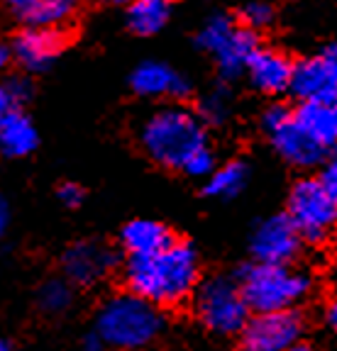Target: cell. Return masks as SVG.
Returning a JSON list of instances; mask_svg holds the SVG:
<instances>
[{
    "instance_id": "cell-23",
    "label": "cell",
    "mask_w": 337,
    "mask_h": 351,
    "mask_svg": "<svg viewBox=\"0 0 337 351\" xmlns=\"http://www.w3.org/2000/svg\"><path fill=\"white\" fill-rule=\"evenodd\" d=\"M235 20L227 15H213L205 20V25L200 27V32L196 34V44H198L200 49L208 51V54H216L218 49H220L222 44L227 42V37L235 32Z\"/></svg>"
},
{
    "instance_id": "cell-9",
    "label": "cell",
    "mask_w": 337,
    "mask_h": 351,
    "mask_svg": "<svg viewBox=\"0 0 337 351\" xmlns=\"http://www.w3.org/2000/svg\"><path fill=\"white\" fill-rule=\"evenodd\" d=\"M117 266V254L100 241L81 239L73 241L71 247L61 254V274L73 288H91L108 274H113Z\"/></svg>"
},
{
    "instance_id": "cell-22",
    "label": "cell",
    "mask_w": 337,
    "mask_h": 351,
    "mask_svg": "<svg viewBox=\"0 0 337 351\" xmlns=\"http://www.w3.org/2000/svg\"><path fill=\"white\" fill-rule=\"evenodd\" d=\"M37 305L47 315H64L73 305V285L64 276L45 280L37 291Z\"/></svg>"
},
{
    "instance_id": "cell-7",
    "label": "cell",
    "mask_w": 337,
    "mask_h": 351,
    "mask_svg": "<svg viewBox=\"0 0 337 351\" xmlns=\"http://www.w3.org/2000/svg\"><path fill=\"white\" fill-rule=\"evenodd\" d=\"M303 327V315L296 307L249 315L244 327L240 329V351H283L286 346L301 341Z\"/></svg>"
},
{
    "instance_id": "cell-32",
    "label": "cell",
    "mask_w": 337,
    "mask_h": 351,
    "mask_svg": "<svg viewBox=\"0 0 337 351\" xmlns=\"http://www.w3.org/2000/svg\"><path fill=\"white\" fill-rule=\"evenodd\" d=\"M8 225H10V205H8L5 195H0V239L5 237Z\"/></svg>"
},
{
    "instance_id": "cell-37",
    "label": "cell",
    "mask_w": 337,
    "mask_h": 351,
    "mask_svg": "<svg viewBox=\"0 0 337 351\" xmlns=\"http://www.w3.org/2000/svg\"><path fill=\"white\" fill-rule=\"evenodd\" d=\"M100 5H128L130 0H95Z\"/></svg>"
},
{
    "instance_id": "cell-6",
    "label": "cell",
    "mask_w": 337,
    "mask_h": 351,
    "mask_svg": "<svg viewBox=\"0 0 337 351\" xmlns=\"http://www.w3.org/2000/svg\"><path fill=\"white\" fill-rule=\"evenodd\" d=\"M288 219L299 230L301 239L318 244L337 227V203L318 178H303L291 188Z\"/></svg>"
},
{
    "instance_id": "cell-31",
    "label": "cell",
    "mask_w": 337,
    "mask_h": 351,
    "mask_svg": "<svg viewBox=\"0 0 337 351\" xmlns=\"http://www.w3.org/2000/svg\"><path fill=\"white\" fill-rule=\"evenodd\" d=\"M81 344H83V351H103V349H105L103 339H100V335L95 332V329H93V332H89L86 337H83Z\"/></svg>"
},
{
    "instance_id": "cell-13",
    "label": "cell",
    "mask_w": 337,
    "mask_h": 351,
    "mask_svg": "<svg viewBox=\"0 0 337 351\" xmlns=\"http://www.w3.org/2000/svg\"><path fill=\"white\" fill-rule=\"evenodd\" d=\"M247 76L249 83L262 90V93L279 95L283 90H288V83H291V71H293V61L286 54L277 49H259L249 56L247 61Z\"/></svg>"
},
{
    "instance_id": "cell-38",
    "label": "cell",
    "mask_w": 337,
    "mask_h": 351,
    "mask_svg": "<svg viewBox=\"0 0 337 351\" xmlns=\"http://www.w3.org/2000/svg\"><path fill=\"white\" fill-rule=\"evenodd\" d=\"M0 351H10V344L5 339H0Z\"/></svg>"
},
{
    "instance_id": "cell-19",
    "label": "cell",
    "mask_w": 337,
    "mask_h": 351,
    "mask_svg": "<svg viewBox=\"0 0 337 351\" xmlns=\"http://www.w3.org/2000/svg\"><path fill=\"white\" fill-rule=\"evenodd\" d=\"M288 90L299 100H335L332 98L330 78H327V71L325 66H323L321 56H313V59H303L299 64H293Z\"/></svg>"
},
{
    "instance_id": "cell-27",
    "label": "cell",
    "mask_w": 337,
    "mask_h": 351,
    "mask_svg": "<svg viewBox=\"0 0 337 351\" xmlns=\"http://www.w3.org/2000/svg\"><path fill=\"white\" fill-rule=\"evenodd\" d=\"M0 83L5 86L8 95H10V100H12V105H15V108H25V105L32 100L34 86H32V78H30L27 73L10 76V78H5V81H0Z\"/></svg>"
},
{
    "instance_id": "cell-10",
    "label": "cell",
    "mask_w": 337,
    "mask_h": 351,
    "mask_svg": "<svg viewBox=\"0 0 337 351\" xmlns=\"http://www.w3.org/2000/svg\"><path fill=\"white\" fill-rule=\"evenodd\" d=\"M301 244L303 239L286 213L264 219L252 234V254L262 263H291L299 256Z\"/></svg>"
},
{
    "instance_id": "cell-24",
    "label": "cell",
    "mask_w": 337,
    "mask_h": 351,
    "mask_svg": "<svg viewBox=\"0 0 337 351\" xmlns=\"http://www.w3.org/2000/svg\"><path fill=\"white\" fill-rule=\"evenodd\" d=\"M240 22H242V27L259 32L274 22V5H269L266 0H249L240 10Z\"/></svg>"
},
{
    "instance_id": "cell-36",
    "label": "cell",
    "mask_w": 337,
    "mask_h": 351,
    "mask_svg": "<svg viewBox=\"0 0 337 351\" xmlns=\"http://www.w3.org/2000/svg\"><path fill=\"white\" fill-rule=\"evenodd\" d=\"M283 351H313L308 344H303V341H296V344H291V346H286Z\"/></svg>"
},
{
    "instance_id": "cell-17",
    "label": "cell",
    "mask_w": 337,
    "mask_h": 351,
    "mask_svg": "<svg viewBox=\"0 0 337 351\" xmlns=\"http://www.w3.org/2000/svg\"><path fill=\"white\" fill-rule=\"evenodd\" d=\"M39 134L23 108L10 110L0 120V154L8 159H25L37 149Z\"/></svg>"
},
{
    "instance_id": "cell-29",
    "label": "cell",
    "mask_w": 337,
    "mask_h": 351,
    "mask_svg": "<svg viewBox=\"0 0 337 351\" xmlns=\"http://www.w3.org/2000/svg\"><path fill=\"white\" fill-rule=\"evenodd\" d=\"M318 181L323 183V188L330 193V197L337 203V147L332 149V156L327 159L325 169H323V173H321Z\"/></svg>"
},
{
    "instance_id": "cell-3",
    "label": "cell",
    "mask_w": 337,
    "mask_h": 351,
    "mask_svg": "<svg viewBox=\"0 0 337 351\" xmlns=\"http://www.w3.org/2000/svg\"><path fill=\"white\" fill-rule=\"evenodd\" d=\"M164 329V315L150 300L135 293H117L100 305L95 332L105 346L117 351H139L156 341Z\"/></svg>"
},
{
    "instance_id": "cell-14",
    "label": "cell",
    "mask_w": 337,
    "mask_h": 351,
    "mask_svg": "<svg viewBox=\"0 0 337 351\" xmlns=\"http://www.w3.org/2000/svg\"><path fill=\"white\" fill-rule=\"evenodd\" d=\"M25 27H64L78 12V0H3Z\"/></svg>"
},
{
    "instance_id": "cell-11",
    "label": "cell",
    "mask_w": 337,
    "mask_h": 351,
    "mask_svg": "<svg viewBox=\"0 0 337 351\" xmlns=\"http://www.w3.org/2000/svg\"><path fill=\"white\" fill-rule=\"evenodd\" d=\"M130 88L142 98H174L186 100L194 90L191 81L176 69L161 61H142L130 73Z\"/></svg>"
},
{
    "instance_id": "cell-30",
    "label": "cell",
    "mask_w": 337,
    "mask_h": 351,
    "mask_svg": "<svg viewBox=\"0 0 337 351\" xmlns=\"http://www.w3.org/2000/svg\"><path fill=\"white\" fill-rule=\"evenodd\" d=\"M321 61H323V66H325L327 78H330L332 98L337 100V39L330 44V47H325V51L321 54Z\"/></svg>"
},
{
    "instance_id": "cell-8",
    "label": "cell",
    "mask_w": 337,
    "mask_h": 351,
    "mask_svg": "<svg viewBox=\"0 0 337 351\" xmlns=\"http://www.w3.org/2000/svg\"><path fill=\"white\" fill-rule=\"evenodd\" d=\"M67 44L69 32L64 27H23L10 42L12 61L27 76L45 73L67 49Z\"/></svg>"
},
{
    "instance_id": "cell-26",
    "label": "cell",
    "mask_w": 337,
    "mask_h": 351,
    "mask_svg": "<svg viewBox=\"0 0 337 351\" xmlns=\"http://www.w3.org/2000/svg\"><path fill=\"white\" fill-rule=\"evenodd\" d=\"M181 171L188 176H196V178H208V176L216 171V154H213V149H210L208 144L196 149L186 159V164L181 166Z\"/></svg>"
},
{
    "instance_id": "cell-25",
    "label": "cell",
    "mask_w": 337,
    "mask_h": 351,
    "mask_svg": "<svg viewBox=\"0 0 337 351\" xmlns=\"http://www.w3.org/2000/svg\"><path fill=\"white\" fill-rule=\"evenodd\" d=\"M196 115L203 125H220L222 120L227 117V95L222 90H216V93L205 95L200 100Z\"/></svg>"
},
{
    "instance_id": "cell-16",
    "label": "cell",
    "mask_w": 337,
    "mask_h": 351,
    "mask_svg": "<svg viewBox=\"0 0 337 351\" xmlns=\"http://www.w3.org/2000/svg\"><path fill=\"white\" fill-rule=\"evenodd\" d=\"M176 239L174 232L156 219H132L120 230V244L128 256H150Z\"/></svg>"
},
{
    "instance_id": "cell-21",
    "label": "cell",
    "mask_w": 337,
    "mask_h": 351,
    "mask_svg": "<svg viewBox=\"0 0 337 351\" xmlns=\"http://www.w3.org/2000/svg\"><path fill=\"white\" fill-rule=\"evenodd\" d=\"M249 169L244 161H230V164L220 166L208 176V181L203 186V193L210 197H220V200H230V197L240 195L247 186Z\"/></svg>"
},
{
    "instance_id": "cell-2",
    "label": "cell",
    "mask_w": 337,
    "mask_h": 351,
    "mask_svg": "<svg viewBox=\"0 0 337 351\" xmlns=\"http://www.w3.org/2000/svg\"><path fill=\"white\" fill-rule=\"evenodd\" d=\"M139 144L154 164L181 171L188 156L196 149L205 147L208 139H205V125L194 110L166 105L144 120L139 130Z\"/></svg>"
},
{
    "instance_id": "cell-4",
    "label": "cell",
    "mask_w": 337,
    "mask_h": 351,
    "mask_svg": "<svg viewBox=\"0 0 337 351\" xmlns=\"http://www.w3.org/2000/svg\"><path fill=\"white\" fill-rule=\"evenodd\" d=\"M249 313H279L296 307L310 291V278L288 263L255 261L235 276Z\"/></svg>"
},
{
    "instance_id": "cell-28",
    "label": "cell",
    "mask_w": 337,
    "mask_h": 351,
    "mask_svg": "<svg viewBox=\"0 0 337 351\" xmlns=\"http://www.w3.org/2000/svg\"><path fill=\"white\" fill-rule=\"evenodd\" d=\"M56 197H59V203L64 205V208H81L83 200H86V188L78 186L76 181H64L59 188H56Z\"/></svg>"
},
{
    "instance_id": "cell-5",
    "label": "cell",
    "mask_w": 337,
    "mask_h": 351,
    "mask_svg": "<svg viewBox=\"0 0 337 351\" xmlns=\"http://www.w3.org/2000/svg\"><path fill=\"white\" fill-rule=\"evenodd\" d=\"M196 315L198 319L220 337L240 335L249 319V307L235 278L216 276L196 285Z\"/></svg>"
},
{
    "instance_id": "cell-33",
    "label": "cell",
    "mask_w": 337,
    "mask_h": 351,
    "mask_svg": "<svg viewBox=\"0 0 337 351\" xmlns=\"http://www.w3.org/2000/svg\"><path fill=\"white\" fill-rule=\"evenodd\" d=\"M323 319H325V327L337 335V300H332L330 305L325 307V313H323Z\"/></svg>"
},
{
    "instance_id": "cell-39",
    "label": "cell",
    "mask_w": 337,
    "mask_h": 351,
    "mask_svg": "<svg viewBox=\"0 0 337 351\" xmlns=\"http://www.w3.org/2000/svg\"><path fill=\"white\" fill-rule=\"evenodd\" d=\"M335 249H337V230H335Z\"/></svg>"
},
{
    "instance_id": "cell-18",
    "label": "cell",
    "mask_w": 337,
    "mask_h": 351,
    "mask_svg": "<svg viewBox=\"0 0 337 351\" xmlns=\"http://www.w3.org/2000/svg\"><path fill=\"white\" fill-rule=\"evenodd\" d=\"M259 49V37L247 27H235L227 42L216 51V66L222 81H235L247 69L249 56Z\"/></svg>"
},
{
    "instance_id": "cell-15",
    "label": "cell",
    "mask_w": 337,
    "mask_h": 351,
    "mask_svg": "<svg viewBox=\"0 0 337 351\" xmlns=\"http://www.w3.org/2000/svg\"><path fill=\"white\" fill-rule=\"evenodd\" d=\"M269 137L283 159L288 164L299 166V169H310V166L321 164L327 156L325 149H321L313 139L305 137V132L293 122V115L283 125H279L277 130H271Z\"/></svg>"
},
{
    "instance_id": "cell-34",
    "label": "cell",
    "mask_w": 337,
    "mask_h": 351,
    "mask_svg": "<svg viewBox=\"0 0 337 351\" xmlns=\"http://www.w3.org/2000/svg\"><path fill=\"white\" fill-rule=\"evenodd\" d=\"M12 64V51H10V44L3 42L0 39V76H5L8 66Z\"/></svg>"
},
{
    "instance_id": "cell-20",
    "label": "cell",
    "mask_w": 337,
    "mask_h": 351,
    "mask_svg": "<svg viewBox=\"0 0 337 351\" xmlns=\"http://www.w3.org/2000/svg\"><path fill=\"white\" fill-rule=\"evenodd\" d=\"M172 17V0H130L128 3V27L137 37H152L166 27Z\"/></svg>"
},
{
    "instance_id": "cell-35",
    "label": "cell",
    "mask_w": 337,
    "mask_h": 351,
    "mask_svg": "<svg viewBox=\"0 0 337 351\" xmlns=\"http://www.w3.org/2000/svg\"><path fill=\"white\" fill-rule=\"evenodd\" d=\"M10 110H15V105H12V100H10V95H8V90H5V86L0 83V120L10 112Z\"/></svg>"
},
{
    "instance_id": "cell-1",
    "label": "cell",
    "mask_w": 337,
    "mask_h": 351,
    "mask_svg": "<svg viewBox=\"0 0 337 351\" xmlns=\"http://www.w3.org/2000/svg\"><path fill=\"white\" fill-rule=\"evenodd\" d=\"M198 280V254L191 244L178 239L150 256H130L125 263V283L130 293L156 307L183 302L196 291Z\"/></svg>"
},
{
    "instance_id": "cell-12",
    "label": "cell",
    "mask_w": 337,
    "mask_h": 351,
    "mask_svg": "<svg viewBox=\"0 0 337 351\" xmlns=\"http://www.w3.org/2000/svg\"><path fill=\"white\" fill-rule=\"evenodd\" d=\"M291 115L305 137L321 149L330 152L337 147V100H301Z\"/></svg>"
}]
</instances>
